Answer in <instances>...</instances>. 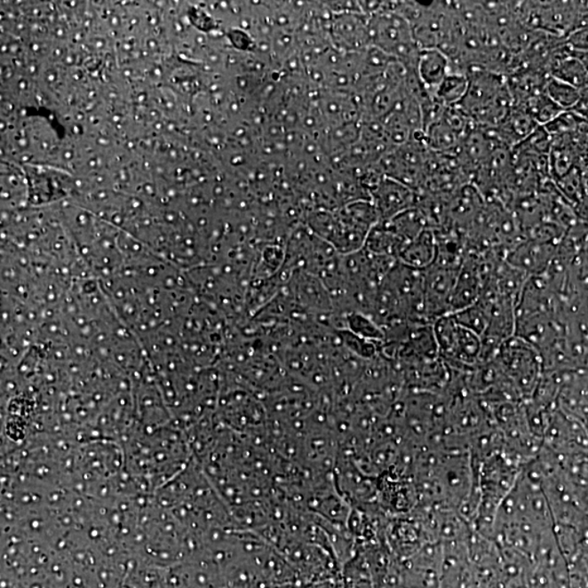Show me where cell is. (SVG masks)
<instances>
[{
  "mask_svg": "<svg viewBox=\"0 0 588 588\" xmlns=\"http://www.w3.org/2000/svg\"><path fill=\"white\" fill-rule=\"evenodd\" d=\"M437 252V240L435 231L424 230L416 239L408 241L400 252L399 262L409 267L424 271L430 267L435 260Z\"/></svg>",
  "mask_w": 588,
  "mask_h": 588,
  "instance_id": "8992f818",
  "label": "cell"
},
{
  "mask_svg": "<svg viewBox=\"0 0 588 588\" xmlns=\"http://www.w3.org/2000/svg\"><path fill=\"white\" fill-rule=\"evenodd\" d=\"M467 89H469V76L460 72L450 71L438 90L436 98L447 107H451L461 103Z\"/></svg>",
  "mask_w": 588,
  "mask_h": 588,
  "instance_id": "9c48e42d",
  "label": "cell"
},
{
  "mask_svg": "<svg viewBox=\"0 0 588 588\" xmlns=\"http://www.w3.org/2000/svg\"><path fill=\"white\" fill-rule=\"evenodd\" d=\"M584 123L580 115L575 110H567L554 118L552 122L544 125V129L551 134L552 138L568 136L577 131V129Z\"/></svg>",
  "mask_w": 588,
  "mask_h": 588,
  "instance_id": "8fae6325",
  "label": "cell"
},
{
  "mask_svg": "<svg viewBox=\"0 0 588 588\" xmlns=\"http://www.w3.org/2000/svg\"><path fill=\"white\" fill-rule=\"evenodd\" d=\"M450 60L438 48L419 52L417 75L428 95L436 98L443 80L449 75Z\"/></svg>",
  "mask_w": 588,
  "mask_h": 588,
  "instance_id": "5b68a950",
  "label": "cell"
},
{
  "mask_svg": "<svg viewBox=\"0 0 588 588\" xmlns=\"http://www.w3.org/2000/svg\"><path fill=\"white\" fill-rule=\"evenodd\" d=\"M552 78L567 82L582 91L588 85V68L580 58L566 56L557 58L552 66Z\"/></svg>",
  "mask_w": 588,
  "mask_h": 588,
  "instance_id": "52a82bcc",
  "label": "cell"
},
{
  "mask_svg": "<svg viewBox=\"0 0 588 588\" xmlns=\"http://www.w3.org/2000/svg\"><path fill=\"white\" fill-rule=\"evenodd\" d=\"M544 93L565 112L575 109L581 103L580 90L551 75L544 85Z\"/></svg>",
  "mask_w": 588,
  "mask_h": 588,
  "instance_id": "ba28073f",
  "label": "cell"
},
{
  "mask_svg": "<svg viewBox=\"0 0 588 588\" xmlns=\"http://www.w3.org/2000/svg\"><path fill=\"white\" fill-rule=\"evenodd\" d=\"M467 76L469 89L457 107L480 127H497L513 106L508 83L494 72L475 70Z\"/></svg>",
  "mask_w": 588,
  "mask_h": 588,
  "instance_id": "6da1fadb",
  "label": "cell"
},
{
  "mask_svg": "<svg viewBox=\"0 0 588 588\" xmlns=\"http://www.w3.org/2000/svg\"><path fill=\"white\" fill-rule=\"evenodd\" d=\"M383 7L369 16L370 46L392 57L407 71H417L421 50L414 38L411 24L394 6Z\"/></svg>",
  "mask_w": 588,
  "mask_h": 588,
  "instance_id": "7a4b0ae2",
  "label": "cell"
},
{
  "mask_svg": "<svg viewBox=\"0 0 588 588\" xmlns=\"http://www.w3.org/2000/svg\"><path fill=\"white\" fill-rule=\"evenodd\" d=\"M518 105H522L528 110V114L532 115L535 122L538 125H542V127H544V125L552 122L554 118H557L559 115L565 112V110L559 107L556 103L548 98L544 91Z\"/></svg>",
  "mask_w": 588,
  "mask_h": 588,
  "instance_id": "30bf717a",
  "label": "cell"
},
{
  "mask_svg": "<svg viewBox=\"0 0 588 588\" xmlns=\"http://www.w3.org/2000/svg\"><path fill=\"white\" fill-rule=\"evenodd\" d=\"M370 201L377 211L380 221H388L417 206L418 193L393 178L384 176L370 190Z\"/></svg>",
  "mask_w": 588,
  "mask_h": 588,
  "instance_id": "277c9868",
  "label": "cell"
},
{
  "mask_svg": "<svg viewBox=\"0 0 588 588\" xmlns=\"http://www.w3.org/2000/svg\"><path fill=\"white\" fill-rule=\"evenodd\" d=\"M438 352L450 363L471 365L481 360L483 342L474 331L457 324L450 315L433 322Z\"/></svg>",
  "mask_w": 588,
  "mask_h": 588,
  "instance_id": "3957f363",
  "label": "cell"
}]
</instances>
